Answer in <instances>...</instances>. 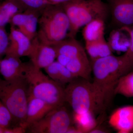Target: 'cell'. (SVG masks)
<instances>
[{
    "mask_svg": "<svg viewBox=\"0 0 133 133\" xmlns=\"http://www.w3.org/2000/svg\"><path fill=\"white\" fill-rule=\"evenodd\" d=\"M93 79L92 82L99 114L105 113L112 102L120 79L133 71L123 55H114L95 60L91 64Z\"/></svg>",
    "mask_w": 133,
    "mask_h": 133,
    "instance_id": "cell-1",
    "label": "cell"
},
{
    "mask_svg": "<svg viewBox=\"0 0 133 133\" xmlns=\"http://www.w3.org/2000/svg\"><path fill=\"white\" fill-rule=\"evenodd\" d=\"M62 5L70 23L69 38H75L80 28L95 19L105 21L109 13L108 5L102 0H72Z\"/></svg>",
    "mask_w": 133,
    "mask_h": 133,
    "instance_id": "cell-2",
    "label": "cell"
},
{
    "mask_svg": "<svg viewBox=\"0 0 133 133\" xmlns=\"http://www.w3.org/2000/svg\"><path fill=\"white\" fill-rule=\"evenodd\" d=\"M29 87L25 77L7 80L0 78V99L14 119L16 126L26 127Z\"/></svg>",
    "mask_w": 133,
    "mask_h": 133,
    "instance_id": "cell-3",
    "label": "cell"
},
{
    "mask_svg": "<svg viewBox=\"0 0 133 133\" xmlns=\"http://www.w3.org/2000/svg\"><path fill=\"white\" fill-rule=\"evenodd\" d=\"M24 77L28 83L29 95L44 101L56 108L65 105V87L44 74L31 62L26 63Z\"/></svg>",
    "mask_w": 133,
    "mask_h": 133,
    "instance_id": "cell-4",
    "label": "cell"
},
{
    "mask_svg": "<svg viewBox=\"0 0 133 133\" xmlns=\"http://www.w3.org/2000/svg\"><path fill=\"white\" fill-rule=\"evenodd\" d=\"M37 37L52 45L65 39L70 28L69 19L62 5H50L41 13Z\"/></svg>",
    "mask_w": 133,
    "mask_h": 133,
    "instance_id": "cell-5",
    "label": "cell"
},
{
    "mask_svg": "<svg viewBox=\"0 0 133 133\" xmlns=\"http://www.w3.org/2000/svg\"><path fill=\"white\" fill-rule=\"evenodd\" d=\"M65 102L70 106L73 112H91L99 114L92 83L81 77H76L65 87Z\"/></svg>",
    "mask_w": 133,
    "mask_h": 133,
    "instance_id": "cell-6",
    "label": "cell"
},
{
    "mask_svg": "<svg viewBox=\"0 0 133 133\" xmlns=\"http://www.w3.org/2000/svg\"><path fill=\"white\" fill-rule=\"evenodd\" d=\"M74 124L72 114L64 105L52 109L40 120L28 126L27 130L32 133H66Z\"/></svg>",
    "mask_w": 133,
    "mask_h": 133,
    "instance_id": "cell-7",
    "label": "cell"
},
{
    "mask_svg": "<svg viewBox=\"0 0 133 133\" xmlns=\"http://www.w3.org/2000/svg\"><path fill=\"white\" fill-rule=\"evenodd\" d=\"M112 24L117 29L133 26V0H108Z\"/></svg>",
    "mask_w": 133,
    "mask_h": 133,
    "instance_id": "cell-8",
    "label": "cell"
},
{
    "mask_svg": "<svg viewBox=\"0 0 133 133\" xmlns=\"http://www.w3.org/2000/svg\"><path fill=\"white\" fill-rule=\"evenodd\" d=\"M32 49L29 57L35 67L44 69L55 62L57 53L53 46L41 42L37 36L32 40Z\"/></svg>",
    "mask_w": 133,
    "mask_h": 133,
    "instance_id": "cell-9",
    "label": "cell"
},
{
    "mask_svg": "<svg viewBox=\"0 0 133 133\" xmlns=\"http://www.w3.org/2000/svg\"><path fill=\"white\" fill-rule=\"evenodd\" d=\"M9 36V45L5 55L19 58L29 57L32 49V41L19 29L13 26H10Z\"/></svg>",
    "mask_w": 133,
    "mask_h": 133,
    "instance_id": "cell-10",
    "label": "cell"
},
{
    "mask_svg": "<svg viewBox=\"0 0 133 133\" xmlns=\"http://www.w3.org/2000/svg\"><path fill=\"white\" fill-rule=\"evenodd\" d=\"M110 126L119 133H128L133 130V106L118 108L110 115Z\"/></svg>",
    "mask_w": 133,
    "mask_h": 133,
    "instance_id": "cell-11",
    "label": "cell"
},
{
    "mask_svg": "<svg viewBox=\"0 0 133 133\" xmlns=\"http://www.w3.org/2000/svg\"><path fill=\"white\" fill-rule=\"evenodd\" d=\"M26 63L20 58L5 55L0 61V74L4 79L9 80L24 76Z\"/></svg>",
    "mask_w": 133,
    "mask_h": 133,
    "instance_id": "cell-12",
    "label": "cell"
},
{
    "mask_svg": "<svg viewBox=\"0 0 133 133\" xmlns=\"http://www.w3.org/2000/svg\"><path fill=\"white\" fill-rule=\"evenodd\" d=\"M56 107L44 101L29 95L26 112V127L40 120L49 112Z\"/></svg>",
    "mask_w": 133,
    "mask_h": 133,
    "instance_id": "cell-13",
    "label": "cell"
},
{
    "mask_svg": "<svg viewBox=\"0 0 133 133\" xmlns=\"http://www.w3.org/2000/svg\"><path fill=\"white\" fill-rule=\"evenodd\" d=\"M65 58L64 66L74 76L90 81L92 70L86 53L70 59Z\"/></svg>",
    "mask_w": 133,
    "mask_h": 133,
    "instance_id": "cell-14",
    "label": "cell"
},
{
    "mask_svg": "<svg viewBox=\"0 0 133 133\" xmlns=\"http://www.w3.org/2000/svg\"><path fill=\"white\" fill-rule=\"evenodd\" d=\"M57 55L63 56L68 59L86 53L85 50L75 38L65 39L52 45Z\"/></svg>",
    "mask_w": 133,
    "mask_h": 133,
    "instance_id": "cell-15",
    "label": "cell"
},
{
    "mask_svg": "<svg viewBox=\"0 0 133 133\" xmlns=\"http://www.w3.org/2000/svg\"><path fill=\"white\" fill-rule=\"evenodd\" d=\"M44 69L51 78L63 86L78 77L57 61L53 62Z\"/></svg>",
    "mask_w": 133,
    "mask_h": 133,
    "instance_id": "cell-16",
    "label": "cell"
},
{
    "mask_svg": "<svg viewBox=\"0 0 133 133\" xmlns=\"http://www.w3.org/2000/svg\"><path fill=\"white\" fill-rule=\"evenodd\" d=\"M104 21L96 19L85 25L82 31L85 43L90 42L104 38Z\"/></svg>",
    "mask_w": 133,
    "mask_h": 133,
    "instance_id": "cell-17",
    "label": "cell"
},
{
    "mask_svg": "<svg viewBox=\"0 0 133 133\" xmlns=\"http://www.w3.org/2000/svg\"><path fill=\"white\" fill-rule=\"evenodd\" d=\"M85 49L92 63L97 59L113 55L112 48L105 38L85 43Z\"/></svg>",
    "mask_w": 133,
    "mask_h": 133,
    "instance_id": "cell-18",
    "label": "cell"
},
{
    "mask_svg": "<svg viewBox=\"0 0 133 133\" xmlns=\"http://www.w3.org/2000/svg\"><path fill=\"white\" fill-rule=\"evenodd\" d=\"M73 122L80 133H90L98 125L95 114L91 112L84 113L73 112Z\"/></svg>",
    "mask_w": 133,
    "mask_h": 133,
    "instance_id": "cell-19",
    "label": "cell"
},
{
    "mask_svg": "<svg viewBox=\"0 0 133 133\" xmlns=\"http://www.w3.org/2000/svg\"><path fill=\"white\" fill-rule=\"evenodd\" d=\"M24 12L13 0H4L0 3V27L5 28L15 15Z\"/></svg>",
    "mask_w": 133,
    "mask_h": 133,
    "instance_id": "cell-20",
    "label": "cell"
},
{
    "mask_svg": "<svg viewBox=\"0 0 133 133\" xmlns=\"http://www.w3.org/2000/svg\"><path fill=\"white\" fill-rule=\"evenodd\" d=\"M114 94H121L129 97H133V71L120 79L115 87Z\"/></svg>",
    "mask_w": 133,
    "mask_h": 133,
    "instance_id": "cell-21",
    "label": "cell"
},
{
    "mask_svg": "<svg viewBox=\"0 0 133 133\" xmlns=\"http://www.w3.org/2000/svg\"><path fill=\"white\" fill-rule=\"evenodd\" d=\"M23 11H30L42 13L47 6L51 5L46 0H13Z\"/></svg>",
    "mask_w": 133,
    "mask_h": 133,
    "instance_id": "cell-22",
    "label": "cell"
},
{
    "mask_svg": "<svg viewBox=\"0 0 133 133\" xmlns=\"http://www.w3.org/2000/svg\"><path fill=\"white\" fill-rule=\"evenodd\" d=\"M41 14L40 12H33L26 24L19 30L31 41L37 35L38 19Z\"/></svg>",
    "mask_w": 133,
    "mask_h": 133,
    "instance_id": "cell-23",
    "label": "cell"
},
{
    "mask_svg": "<svg viewBox=\"0 0 133 133\" xmlns=\"http://www.w3.org/2000/svg\"><path fill=\"white\" fill-rule=\"evenodd\" d=\"M34 12H36L25 11L17 13L12 17L9 24L10 26H14L19 30H21L26 24L29 18Z\"/></svg>",
    "mask_w": 133,
    "mask_h": 133,
    "instance_id": "cell-24",
    "label": "cell"
},
{
    "mask_svg": "<svg viewBox=\"0 0 133 133\" xmlns=\"http://www.w3.org/2000/svg\"><path fill=\"white\" fill-rule=\"evenodd\" d=\"M9 44V36L5 28L0 27V61L5 55Z\"/></svg>",
    "mask_w": 133,
    "mask_h": 133,
    "instance_id": "cell-25",
    "label": "cell"
},
{
    "mask_svg": "<svg viewBox=\"0 0 133 133\" xmlns=\"http://www.w3.org/2000/svg\"><path fill=\"white\" fill-rule=\"evenodd\" d=\"M131 37V43L129 47L123 56L126 61L133 69V26L127 28Z\"/></svg>",
    "mask_w": 133,
    "mask_h": 133,
    "instance_id": "cell-26",
    "label": "cell"
},
{
    "mask_svg": "<svg viewBox=\"0 0 133 133\" xmlns=\"http://www.w3.org/2000/svg\"><path fill=\"white\" fill-rule=\"evenodd\" d=\"M0 114L5 118L7 119L12 124H15L16 125L14 119L11 113L9 111L7 108L6 107L5 105L3 104L1 99H0Z\"/></svg>",
    "mask_w": 133,
    "mask_h": 133,
    "instance_id": "cell-27",
    "label": "cell"
},
{
    "mask_svg": "<svg viewBox=\"0 0 133 133\" xmlns=\"http://www.w3.org/2000/svg\"><path fill=\"white\" fill-rule=\"evenodd\" d=\"M27 128L23 126H16L10 128H6L4 133H24Z\"/></svg>",
    "mask_w": 133,
    "mask_h": 133,
    "instance_id": "cell-28",
    "label": "cell"
},
{
    "mask_svg": "<svg viewBox=\"0 0 133 133\" xmlns=\"http://www.w3.org/2000/svg\"><path fill=\"white\" fill-rule=\"evenodd\" d=\"M12 125L7 119L5 118L0 114V125L6 128H10L12 127Z\"/></svg>",
    "mask_w": 133,
    "mask_h": 133,
    "instance_id": "cell-29",
    "label": "cell"
},
{
    "mask_svg": "<svg viewBox=\"0 0 133 133\" xmlns=\"http://www.w3.org/2000/svg\"><path fill=\"white\" fill-rule=\"evenodd\" d=\"M51 5H62L72 0H46Z\"/></svg>",
    "mask_w": 133,
    "mask_h": 133,
    "instance_id": "cell-30",
    "label": "cell"
},
{
    "mask_svg": "<svg viewBox=\"0 0 133 133\" xmlns=\"http://www.w3.org/2000/svg\"><path fill=\"white\" fill-rule=\"evenodd\" d=\"M108 131L104 128L97 125L90 132V133H108Z\"/></svg>",
    "mask_w": 133,
    "mask_h": 133,
    "instance_id": "cell-31",
    "label": "cell"
},
{
    "mask_svg": "<svg viewBox=\"0 0 133 133\" xmlns=\"http://www.w3.org/2000/svg\"><path fill=\"white\" fill-rule=\"evenodd\" d=\"M66 133H80V132L76 127L71 126L68 129Z\"/></svg>",
    "mask_w": 133,
    "mask_h": 133,
    "instance_id": "cell-32",
    "label": "cell"
},
{
    "mask_svg": "<svg viewBox=\"0 0 133 133\" xmlns=\"http://www.w3.org/2000/svg\"><path fill=\"white\" fill-rule=\"evenodd\" d=\"M6 128L0 125V133H4Z\"/></svg>",
    "mask_w": 133,
    "mask_h": 133,
    "instance_id": "cell-33",
    "label": "cell"
}]
</instances>
